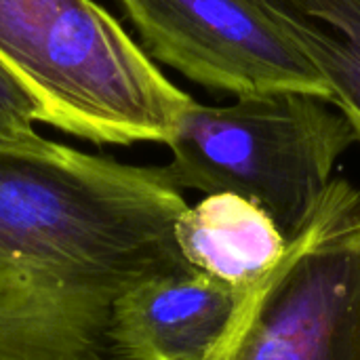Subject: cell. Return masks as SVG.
<instances>
[{
	"label": "cell",
	"mask_w": 360,
	"mask_h": 360,
	"mask_svg": "<svg viewBox=\"0 0 360 360\" xmlns=\"http://www.w3.org/2000/svg\"><path fill=\"white\" fill-rule=\"evenodd\" d=\"M205 360H360V190L335 177Z\"/></svg>",
	"instance_id": "cell-4"
},
{
	"label": "cell",
	"mask_w": 360,
	"mask_h": 360,
	"mask_svg": "<svg viewBox=\"0 0 360 360\" xmlns=\"http://www.w3.org/2000/svg\"><path fill=\"white\" fill-rule=\"evenodd\" d=\"M175 238L184 259L236 293L257 285L287 253L272 217L236 194H209L188 207Z\"/></svg>",
	"instance_id": "cell-7"
},
{
	"label": "cell",
	"mask_w": 360,
	"mask_h": 360,
	"mask_svg": "<svg viewBox=\"0 0 360 360\" xmlns=\"http://www.w3.org/2000/svg\"><path fill=\"white\" fill-rule=\"evenodd\" d=\"M148 55L234 97L304 91L329 99L312 63L255 0H118Z\"/></svg>",
	"instance_id": "cell-5"
},
{
	"label": "cell",
	"mask_w": 360,
	"mask_h": 360,
	"mask_svg": "<svg viewBox=\"0 0 360 360\" xmlns=\"http://www.w3.org/2000/svg\"><path fill=\"white\" fill-rule=\"evenodd\" d=\"M186 209L162 167L0 146V360H116V300L194 270L175 238Z\"/></svg>",
	"instance_id": "cell-1"
},
{
	"label": "cell",
	"mask_w": 360,
	"mask_h": 360,
	"mask_svg": "<svg viewBox=\"0 0 360 360\" xmlns=\"http://www.w3.org/2000/svg\"><path fill=\"white\" fill-rule=\"evenodd\" d=\"M0 59L44 124L93 143H169L194 101L93 0H0Z\"/></svg>",
	"instance_id": "cell-2"
},
{
	"label": "cell",
	"mask_w": 360,
	"mask_h": 360,
	"mask_svg": "<svg viewBox=\"0 0 360 360\" xmlns=\"http://www.w3.org/2000/svg\"><path fill=\"white\" fill-rule=\"evenodd\" d=\"M348 118L325 97L268 91L228 105L192 101L171 139L165 169L173 186L236 194L293 243L319 211L342 154L356 143Z\"/></svg>",
	"instance_id": "cell-3"
},
{
	"label": "cell",
	"mask_w": 360,
	"mask_h": 360,
	"mask_svg": "<svg viewBox=\"0 0 360 360\" xmlns=\"http://www.w3.org/2000/svg\"><path fill=\"white\" fill-rule=\"evenodd\" d=\"M238 297L198 270L139 283L112 308V354L116 360H205L230 325Z\"/></svg>",
	"instance_id": "cell-6"
},
{
	"label": "cell",
	"mask_w": 360,
	"mask_h": 360,
	"mask_svg": "<svg viewBox=\"0 0 360 360\" xmlns=\"http://www.w3.org/2000/svg\"><path fill=\"white\" fill-rule=\"evenodd\" d=\"M329 89L360 141V0H255Z\"/></svg>",
	"instance_id": "cell-8"
},
{
	"label": "cell",
	"mask_w": 360,
	"mask_h": 360,
	"mask_svg": "<svg viewBox=\"0 0 360 360\" xmlns=\"http://www.w3.org/2000/svg\"><path fill=\"white\" fill-rule=\"evenodd\" d=\"M44 112L25 82L0 59V146H36Z\"/></svg>",
	"instance_id": "cell-9"
}]
</instances>
